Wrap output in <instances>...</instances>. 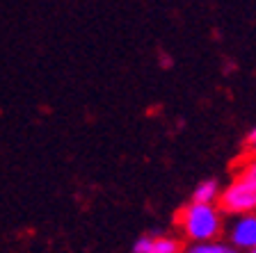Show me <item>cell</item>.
<instances>
[{
  "mask_svg": "<svg viewBox=\"0 0 256 253\" xmlns=\"http://www.w3.org/2000/svg\"><path fill=\"white\" fill-rule=\"evenodd\" d=\"M242 148L245 153H256V128H250L242 137Z\"/></svg>",
  "mask_w": 256,
  "mask_h": 253,
  "instance_id": "obj_8",
  "label": "cell"
},
{
  "mask_svg": "<svg viewBox=\"0 0 256 253\" xmlns=\"http://www.w3.org/2000/svg\"><path fill=\"white\" fill-rule=\"evenodd\" d=\"M222 238L231 249L238 251H250L256 247V212H247V215H234L226 217L224 222Z\"/></svg>",
  "mask_w": 256,
  "mask_h": 253,
  "instance_id": "obj_3",
  "label": "cell"
},
{
  "mask_svg": "<svg viewBox=\"0 0 256 253\" xmlns=\"http://www.w3.org/2000/svg\"><path fill=\"white\" fill-rule=\"evenodd\" d=\"M234 174H240V176H245V178L256 180V153H245L242 155V158L236 162Z\"/></svg>",
  "mask_w": 256,
  "mask_h": 253,
  "instance_id": "obj_7",
  "label": "cell"
},
{
  "mask_svg": "<svg viewBox=\"0 0 256 253\" xmlns=\"http://www.w3.org/2000/svg\"><path fill=\"white\" fill-rule=\"evenodd\" d=\"M186 249V253H226L229 244L224 240H204V242H190Z\"/></svg>",
  "mask_w": 256,
  "mask_h": 253,
  "instance_id": "obj_6",
  "label": "cell"
},
{
  "mask_svg": "<svg viewBox=\"0 0 256 253\" xmlns=\"http://www.w3.org/2000/svg\"><path fill=\"white\" fill-rule=\"evenodd\" d=\"M226 253H247V251H238V249H231L229 247V249H226Z\"/></svg>",
  "mask_w": 256,
  "mask_h": 253,
  "instance_id": "obj_9",
  "label": "cell"
},
{
  "mask_svg": "<svg viewBox=\"0 0 256 253\" xmlns=\"http://www.w3.org/2000/svg\"><path fill=\"white\" fill-rule=\"evenodd\" d=\"M183 240L176 233H167V231H149L140 235L133 244V253H176L183 249Z\"/></svg>",
  "mask_w": 256,
  "mask_h": 253,
  "instance_id": "obj_4",
  "label": "cell"
},
{
  "mask_svg": "<svg viewBox=\"0 0 256 253\" xmlns=\"http://www.w3.org/2000/svg\"><path fill=\"white\" fill-rule=\"evenodd\" d=\"M176 253H186V249H181V251H176Z\"/></svg>",
  "mask_w": 256,
  "mask_h": 253,
  "instance_id": "obj_11",
  "label": "cell"
},
{
  "mask_svg": "<svg viewBox=\"0 0 256 253\" xmlns=\"http://www.w3.org/2000/svg\"><path fill=\"white\" fill-rule=\"evenodd\" d=\"M220 192H222V183L218 178H204L202 183L194 185L190 201H197V203H218Z\"/></svg>",
  "mask_w": 256,
  "mask_h": 253,
  "instance_id": "obj_5",
  "label": "cell"
},
{
  "mask_svg": "<svg viewBox=\"0 0 256 253\" xmlns=\"http://www.w3.org/2000/svg\"><path fill=\"white\" fill-rule=\"evenodd\" d=\"M247 253H256V247H254V249H250V251H247Z\"/></svg>",
  "mask_w": 256,
  "mask_h": 253,
  "instance_id": "obj_10",
  "label": "cell"
},
{
  "mask_svg": "<svg viewBox=\"0 0 256 253\" xmlns=\"http://www.w3.org/2000/svg\"><path fill=\"white\" fill-rule=\"evenodd\" d=\"M226 217L218 208V203H197L188 201L174 215L176 235L186 244L204 242V240H220L224 233Z\"/></svg>",
  "mask_w": 256,
  "mask_h": 253,
  "instance_id": "obj_1",
  "label": "cell"
},
{
  "mask_svg": "<svg viewBox=\"0 0 256 253\" xmlns=\"http://www.w3.org/2000/svg\"><path fill=\"white\" fill-rule=\"evenodd\" d=\"M218 208L224 212V217L256 212V180L234 174L220 192Z\"/></svg>",
  "mask_w": 256,
  "mask_h": 253,
  "instance_id": "obj_2",
  "label": "cell"
}]
</instances>
